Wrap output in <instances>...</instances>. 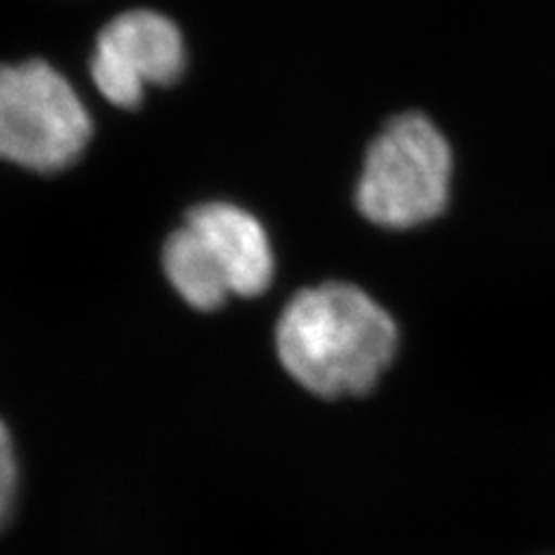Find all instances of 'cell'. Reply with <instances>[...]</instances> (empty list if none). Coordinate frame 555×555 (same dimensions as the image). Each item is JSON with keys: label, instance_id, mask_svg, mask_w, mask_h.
<instances>
[{"label": "cell", "instance_id": "1", "mask_svg": "<svg viewBox=\"0 0 555 555\" xmlns=\"http://www.w3.org/2000/svg\"><path fill=\"white\" fill-rule=\"evenodd\" d=\"M285 371L322 398L369 393L391 363L398 328L389 312L350 283L294 294L275 326Z\"/></svg>", "mask_w": 555, "mask_h": 555}, {"label": "cell", "instance_id": "6", "mask_svg": "<svg viewBox=\"0 0 555 555\" xmlns=\"http://www.w3.org/2000/svg\"><path fill=\"white\" fill-rule=\"evenodd\" d=\"M163 264L173 289L197 310H216L232 297L222 275L206 257L197 234L188 224L167 238Z\"/></svg>", "mask_w": 555, "mask_h": 555}, {"label": "cell", "instance_id": "5", "mask_svg": "<svg viewBox=\"0 0 555 555\" xmlns=\"http://www.w3.org/2000/svg\"><path fill=\"white\" fill-rule=\"evenodd\" d=\"M185 224L222 275L232 297H257L273 278V250L255 216L224 202L190 208Z\"/></svg>", "mask_w": 555, "mask_h": 555}, {"label": "cell", "instance_id": "7", "mask_svg": "<svg viewBox=\"0 0 555 555\" xmlns=\"http://www.w3.org/2000/svg\"><path fill=\"white\" fill-rule=\"evenodd\" d=\"M14 491H16V461H14L12 438L5 424L0 422V524H3L10 514Z\"/></svg>", "mask_w": 555, "mask_h": 555}, {"label": "cell", "instance_id": "3", "mask_svg": "<svg viewBox=\"0 0 555 555\" xmlns=\"http://www.w3.org/2000/svg\"><path fill=\"white\" fill-rule=\"evenodd\" d=\"M93 132L67 79L44 61L0 65V158L33 171L73 165Z\"/></svg>", "mask_w": 555, "mask_h": 555}, {"label": "cell", "instance_id": "4", "mask_svg": "<svg viewBox=\"0 0 555 555\" xmlns=\"http://www.w3.org/2000/svg\"><path fill=\"white\" fill-rule=\"evenodd\" d=\"M185 44L165 14L132 10L98 35L91 73L98 91L120 109H134L146 86H169L183 75Z\"/></svg>", "mask_w": 555, "mask_h": 555}, {"label": "cell", "instance_id": "2", "mask_svg": "<svg viewBox=\"0 0 555 555\" xmlns=\"http://www.w3.org/2000/svg\"><path fill=\"white\" fill-rule=\"evenodd\" d=\"M451 149L422 114H401L371 144L357 188L359 211L387 230L438 218L449 197Z\"/></svg>", "mask_w": 555, "mask_h": 555}]
</instances>
